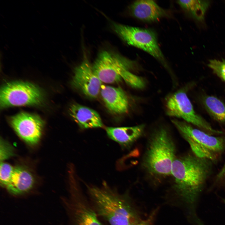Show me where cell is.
Wrapping results in <instances>:
<instances>
[{"label": "cell", "instance_id": "6da1fadb", "mask_svg": "<svg viewBox=\"0 0 225 225\" xmlns=\"http://www.w3.org/2000/svg\"><path fill=\"white\" fill-rule=\"evenodd\" d=\"M87 195L99 218L107 225H130L142 220L128 192L121 193L105 182L86 185Z\"/></svg>", "mask_w": 225, "mask_h": 225}, {"label": "cell", "instance_id": "7a4b0ae2", "mask_svg": "<svg viewBox=\"0 0 225 225\" xmlns=\"http://www.w3.org/2000/svg\"><path fill=\"white\" fill-rule=\"evenodd\" d=\"M213 162L192 152L176 158L171 174L176 194L191 210L194 211L198 198L212 171Z\"/></svg>", "mask_w": 225, "mask_h": 225}, {"label": "cell", "instance_id": "3957f363", "mask_svg": "<svg viewBox=\"0 0 225 225\" xmlns=\"http://www.w3.org/2000/svg\"><path fill=\"white\" fill-rule=\"evenodd\" d=\"M175 143L168 130L161 128L152 135L143 160V165L150 173L158 176L171 175L176 158Z\"/></svg>", "mask_w": 225, "mask_h": 225}, {"label": "cell", "instance_id": "277c9868", "mask_svg": "<svg viewBox=\"0 0 225 225\" xmlns=\"http://www.w3.org/2000/svg\"><path fill=\"white\" fill-rule=\"evenodd\" d=\"M172 123L189 145L196 156L215 162L220 158L225 149V137L210 135L193 127L186 122L176 119Z\"/></svg>", "mask_w": 225, "mask_h": 225}, {"label": "cell", "instance_id": "5b68a950", "mask_svg": "<svg viewBox=\"0 0 225 225\" xmlns=\"http://www.w3.org/2000/svg\"><path fill=\"white\" fill-rule=\"evenodd\" d=\"M69 188L68 196L62 199L69 225H104L78 183L72 181Z\"/></svg>", "mask_w": 225, "mask_h": 225}, {"label": "cell", "instance_id": "8992f818", "mask_svg": "<svg viewBox=\"0 0 225 225\" xmlns=\"http://www.w3.org/2000/svg\"><path fill=\"white\" fill-rule=\"evenodd\" d=\"M43 99L41 91L36 86L28 82H13L1 88L0 108L35 105L41 104Z\"/></svg>", "mask_w": 225, "mask_h": 225}, {"label": "cell", "instance_id": "52a82bcc", "mask_svg": "<svg viewBox=\"0 0 225 225\" xmlns=\"http://www.w3.org/2000/svg\"><path fill=\"white\" fill-rule=\"evenodd\" d=\"M167 113L172 117L182 118L200 129L212 135L223 134V132L213 128L204 119L194 111L193 106L183 91H179L171 95L166 104Z\"/></svg>", "mask_w": 225, "mask_h": 225}, {"label": "cell", "instance_id": "ba28073f", "mask_svg": "<svg viewBox=\"0 0 225 225\" xmlns=\"http://www.w3.org/2000/svg\"><path fill=\"white\" fill-rule=\"evenodd\" d=\"M113 26L115 32L128 44L142 50L166 66L165 57L152 30L116 23Z\"/></svg>", "mask_w": 225, "mask_h": 225}, {"label": "cell", "instance_id": "9c48e42d", "mask_svg": "<svg viewBox=\"0 0 225 225\" xmlns=\"http://www.w3.org/2000/svg\"><path fill=\"white\" fill-rule=\"evenodd\" d=\"M133 65L132 61L118 54L103 51L92 66L94 72L102 82L112 84L120 82L122 73L129 70Z\"/></svg>", "mask_w": 225, "mask_h": 225}, {"label": "cell", "instance_id": "30bf717a", "mask_svg": "<svg viewBox=\"0 0 225 225\" xmlns=\"http://www.w3.org/2000/svg\"><path fill=\"white\" fill-rule=\"evenodd\" d=\"M10 120L16 132L26 142L34 145L38 142L44 125L38 116L22 112L11 117Z\"/></svg>", "mask_w": 225, "mask_h": 225}, {"label": "cell", "instance_id": "8fae6325", "mask_svg": "<svg viewBox=\"0 0 225 225\" xmlns=\"http://www.w3.org/2000/svg\"><path fill=\"white\" fill-rule=\"evenodd\" d=\"M102 82L94 72L92 66L85 55L81 63L74 70L73 87L87 97L96 98L100 93Z\"/></svg>", "mask_w": 225, "mask_h": 225}, {"label": "cell", "instance_id": "7c38bea8", "mask_svg": "<svg viewBox=\"0 0 225 225\" xmlns=\"http://www.w3.org/2000/svg\"><path fill=\"white\" fill-rule=\"evenodd\" d=\"M100 93L106 107L111 112L120 114L128 112V98L121 88L102 85Z\"/></svg>", "mask_w": 225, "mask_h": 225}, {"label": "cell", "instance_id": "4fadbf2b", "mask_svg": "<svg viewBox=\"0 0 225 225\" xmlns=\"http://www.w3.org/2000/svg\"><path fill=\"white\" fill-rule=\"evenodd\" d=\"M130 11L135 18L148 22L157 21L168 15V12L153 0L135 1L131 5Z\"/></svg>", "mask_w": 225, "mask_h": 225}, {"label": "cell", "instance_id": "5bb4252c", "mask_svg": "<svg viewBox=\"0 0 225 225\" xmlns=\"http://www.w3.org/2000/svg\"><path fill=\"white\" fill-rule=\"evenodd\" d=\"M70 112L74 121L82 129L100 128L103 126L99 114L91 108L75 103L71 106Z\"/></svg>", "mask_w": 225, "mask_h": 225}, {"label": "cell", "instance_id": "9a60e30c", "mask_svg": "<svg viewBox=\"0 0 225 225\" xmlns=\"http://www.w3.org/2000/svg\"><path fill=\"white\" fill-rule=\"evenodd\" d=\"M143 124L132 127H107L108 136L118 143L122 147H130L142 135L144 130Z\"/></svg>", "mask_w": 225, "mask_h": 225}, {"label": "cell", "instance_id": "2e32d148", "mask_svg": "<svg viewBox=\"0 0 225 225\" xmlns=\"http://www.w3.org/2000/svg\"><path fill=\"white\" fill-rule=\"evenodd\" d=\"M34 183L32 174L25 168L17 167L14 168L11 180L6 188L12 195H19L29 192Z\"/></svg>", "mask_w": 225, "mask_h": 225}, {"label": "cell", "instance_id": "e0dca14e", "mask_svg": "<svg viewBox=\"0 0 225 225\" xmlns=\"http://www.w3.org/2000/svg\"><path fill=\"white\" fill-rule=\"evenodd\" d=\"M202 102L208 112L215 120L225 124V104L217 97L207 95L204 96Z\"/></svg>", "mask_w": 225, "mask_h": 225}, {"label": "cell", "instance_id": "ac0fdd59", "mask_svg": "<svg viewBox=\"0 0 225 225\" xmlns=\"http://www.w3.org/2000/svg\"><path fill=\"white\" fill-rule=\"evenodd\" d=\"M177 2L181 7L199 20L203 18L208 5L207 1L203 0H178Z\"/></svg>", "mask_w": 225, "mask_h": 225}, {"label": "cell", "instance_id": "d6986e66", "mask_svg": "<svg viewBox=\"0 0 225 225\" xmlns=\"http://www.w3.org/2000/svg\"><path fill=\"white\" fill-rule=\"evenodd\" d=\"M14 168L10 164L1 162L0 181L2 186L5 188L9 183L12 177Z\"/></svg>", "mask_w": 225, "mask_h": 225}, {"label": "cell", "instance_id": "ffe728a7", "mask_svg": "<svg viewBox=\"0 0 225 225\" xmlns=\"http://www.w3.org/2000/svg\"><path fill=\"white\" fill-rule=\"evenodd\" d=\"M121 76L122 79L132 87L141 88L144 85L141 78L130 72L129 70L124 72Z\"/></svg>", "mask_w": 225, "mask_h": 225}, {"label": "cell", "instance_id": "44dd1931", "mask_svg": "<svg viewBox=\"0 0 225 225\" xmlns=\"http://www.w3.org/2000/svg\"><path fill=\"white\" fill-rule=\"evenodd\" d=\"M208 65L215 74L225 82V60H210Z\"/></svg>", "mask_w": 225, "mask_h": 225}, {"label": "cell", "instance_id": "7402d4cb", "mask_svg": "<svg viewBox=\"0 0 225 225\" xmlns=\"http://www.w3.org/2000/svg\"><path fill=\"white\" fill-rule=\"evenodd\" d=\"M0 160L2 161L14 154L12 147L7 142L1 139L0 140Z\"/></svg>", "mask_w": 225, "mask_h": 225}, {"label": "cell", "instance_id": "603a6c76", "mask_svg": "<svg viewBox=\"0 0 225 225\" xmlns=\"http://www.w3.org/2000/svg\"><path fill=\"white\" fill-rule=\"evenodd\" d=\"M158 209V208H157L153 211L149 216L145 219H142L137 223L130 225H154L155 216L156 215Z\"/></svg>", "mask_w": 225, "mask_h": 225}, {"label": "cell", "instance_id": "cb8c5ba5", "mask_svg": "<svg viewBox=\"0 0 225 225\" xmlns=\"http://www.w3.org/2000/svg\"><path fill=\"white\" fill-rule=\"evenodd\" d=\"M225 183V161L224 164L216 175L214 179L215 185L220 186Z\"/></svg>", "mask_w": 225, "mask_h": 225}, {"label": "cell", "instance_id": "d4e9b609", "mask_svg": "<svg viewBox=\"0 0 225 225\" xmlns=\"http://www.w3.org/2000/svg\"><path fill=\"white\" fill-rule=\"evenodd\" d=\"M222 199L223 203L225 204V198H222Z\"/></svg>", "mask_w": 225, "mask_h": 225}]
</instances>
